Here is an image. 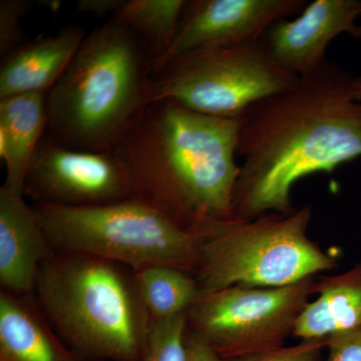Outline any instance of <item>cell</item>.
I'll use <instances>...</instances> for the list:
<instances>
[{
    "mask_svg": "<svg viewBox=\"0 0 361 361\" xmlns=\"http://www.w3.org/2000/svg\"><path fill=\"white\" fill-rule=\"evenodd\" d=\"M358 18L361 0H315L293 20L271 25L262 39L278 65L300 78L327 61V47L338 35L361 39Z\"/></svg>",
    "mask_w": 361,
    "mask_h": 361,
    "instance_id": "8fae6325",
    "label": "cell"
},
{
    "mask_svg": "<svg viewBox=\"0 0 361 361\" xmlns=\"http://www.w3.org/2000/svg\"><path fill=\"white\" fill-rule=\"evenodd\" d=\"M355 77L326 61L291 89L252 104L240 118L243 158L232 219L290 213L292 187L316 173L332 174L361 158V102Z\"/></svg>",
    "mask_w": 361,
    "mask_h": 361,
    "instance_id": "6da1fadb",
    "label": "cell"
},
{
    "mask_svg": "<svg viewBox=\"0 0 361 361\" xmlns=\"http://www.w3.org/2000/svg\"><path fill=\"white\" fill-rule=\"evenodd\" d=\"M316 294L301 313L294 337L326 339L361 329V260L341 274L317 278Z\"/></svg>",
    "mask_w": 361,
    "mask_h": 361,
    "instance_id": "2e32d148",
    "label": "cell"
},
{
    "mask_svg": "<svg viewBox=\"0 0 361 361\" xmlns=\"http://www.w3.org/2000/svg\"><path fill=\"white\" fill-rule=\"evenodd\" d=\"M312 207L269 213L253 220L210 221L200 229V290L226 287L288 286L337 267V260L310 239Z\"/></svg>",
    "mask_w": 361,
    "mask_h": 361,
    "instance_id": "5b68a950",
    "label": "cell"
},
{
    "mask_svg": "<svg viewBox=\"0 0 361 361\" xmlns=\"http://www.w3.org/2000/svg\"><path fill=\"white\" fill-rule=\"evenodd\" d=\"M298 80L278 65L262 39L196 49L151 73L149 104L173 101L197 113L239 118L252 104L291 89Z\"/></svg>",
    "mask_w": 361,
    "mask_h": 361,
    "instance_id": "52a82bcc",
    "label": "cell"
},
{
    "mask_svg": "<svg viewBox=\"0 0 361 361\" xmlns=\"http://www.w3.org/2000/svg\"><path fill=\"white\" fill-rule=\"evenodd\" d=\"M186 2V0H125L111 18L129 28L141 39L153 65L172 44Z\"/></svg>",
    "mask_w": 361,
    "mask_h": 361,
    "instance_id": "ac0fdd59",
    "label": "cell"
},
{
    "mask_svg": "<svg viewBox=\"0 0 361 361\" xmlns=\"http://www.w3.org/2000/svg\"><path fill=\"white\" fill-rule=\"evenodd\" d=\"M187 314L153 322L141 361H188Z\"/></svg>",
    "mask_w": 361,
    "mask_h": 361,
    "instance_id": "d6986e66",
    "label": "cell"
},
{
    "mask_svg": "<svg viewBox=\"0 0 361 361\" xmlns=\"http://www.w3.org/2000/svg\"><path fill=\"white\" fill-rule=\"evenodd\" d=\"M327 361H361V329L334 334L325 339Z\"/></svg>",
    "mask_w": 361,
    "mask_h": 361,
    "instance_id": "7402d4cb",
    "label": "cell"
},
{
    "mask_svg": "<svg viewBox=\"0 0 361 361\" xmlns=\"http://www.w3.org/2000/svg\"><path fill=\"white\" fill-rule=\"evenodd\" d=\"M316 281L313 276L276 288L235 285L200 290L187 312V330L222 360L283 348L316 294Z\"/></svg>",
    "mask_w": 361,
    "mask_h": 361,
    "instance_id": "ba28073f",
    "label": "cell"
},
{
    "mask_svg": "<svg viewBox=\"0 0 361 361\" xmlns=\"http://www.w3.org/2000/svg\"><path fill=\"white\" fill-rule=\"evenodd\" d=\"M239 130L240 118L156 102L114 153L129 169L134 197L199 233L210 221L232 219Z\"/></svg>",
    "mask_w": 361,
    "mask_h": 361,
    "instance_id": "7a4b0ae2",
    "label": "cell"
},
{
    "mask_svg": "<svg viewBox=\"0 0 361 361\" xmlns=\"http://www.w3.org/2000/svg\"><path fill=\"white\" fill-rule=\"evenodd\" d=\"M325 339L302 341L290 348H281L266 353H256L241 357L230 358L223 361H322Z\"/></svg>",
    "mask_w": 361,
    "mask_h": 361,
    "instance_id": "44dd1931",
    "label": "cell"
},
{
    "mask_svg": "<svg viewBox=\"0 0 361 361\" xmlns=\"http://www.w3.org/2000/svg\"><path fill=\"white\" fill-rule=\"evenodd\" d=\"M307 4L305 0H190L172 44L154 61L151 73L185 52L261 39L271 25L298 16Z\"/></svg>",
    "mask_w": 361,
    "mask_h": 361,
    "instance_id": "30bf717a",
    "label": "cell"
},
{
    "mask_svg": "<svg viewBox=\"0 0 361 361\" xmlns=\"http://www.w3.org/2000/svg\"><path fill=\"white\" fill-rule=\"evenodd\" d=\"M32 4L27 0L0 1V56H6L23 44L21 20L30 11Z\"/></svg>",
    "mask_w": 361,
    "mask_h": 361,
    "instance_id": "ffe728a7",
    "label": "cell"
},
{
    "mask_svg": "<svg viewBox=\"0 0 361 361\" xmlns=\"http://www.w3.org/2000/svg\"><path fill=\"white\" fill-rule=\"evenodd\" d=\"M186 345L188 361H223L222 358L206 342L188 330Z\"/></svg>",
    "mask_w": 361,
    "mask_h": 361,
    "instance_id": "cb8c5ba5",
    "label": "cell"
},
{
    "mask_svg": "<svg viewBox=\"0 0 361 361\" xmlns=\"http://www.w3.org/2000/svg\"><path fill=\"white\" fill-rule=\"evenodd\" d=\"M0 361H1V360H0Z\"/></svg>",
    "mask_w": 361,
    "mask_h": 361,
    "instance_id": "484cf974",
    "label": "cell"
},
{
    "mask_svg": "<svg viewBox=\"0 0 361 361\" xmlns=\"http://www.w3.org/2000/svg\"><path fill=\"white\" fill-rule=\"evenodd\" d=\"M0 360L82 361L51 326L35 295L0 290Z\"/></svg>",
    "mask_w": 361,
    "mask_h": 361,
    "instance_id": "5bb4252c",
    "label": "cell"
},
{
    "mask_svg": "<svg viewBox=\"0 0 361 361\" xmlns=\"http://www.w3.org/2000/svg\"><path fill=\"white\" fill-rule=\"evenodd\" d=\"M152 59L114 18L82 40L47 94V134L70 148L114 153L149 106Z\"/></svg>",
    "mask_w": 361,
    "mask_h": 361,
    "instance_id": "3957f363",
    "label": "cell"
},
{
    "mask_svg": "<svg viewBox=\"0 0 361 361\" xmlns=\"http://www.w3.org/2000/svg\"><path fill=\"white\" fill-rule=\"evenodd\" d=\"M35 208L54 250L96 256L133 271L169 266L195 276L198 270L201 233L137 197L104 205Z\"/></svg>",
    "mask_w": 361,
    "mask_h": 361,
    "instance_id": "8992f818",
    "label": "cell"
},
{
    "mask_svg": "<svg viewBox=\"0 0 361 361\" xmlns=\"http://www.w3.org/2000/svg\"><path fill=\"white\" fill-rule=\"evenodd\" d=\"M125 0H78L77 2L78 13L92 14V16H113L121 8Z\"/></svg>",
    "mask_w": 361,
    "mask_h": 361,
    "instance_id": "603a6c76",
    "label": "cell"
},
{
    "mask_svg": "<svg viewBox=\"0 0 361 361\" xmlns=\"http://www.w3.org/2000/svg\"><path fill=\"white\" fill-rule=\"evenodd\" d=\"M47 94L30 92L0 99V157L6 164L4 186L25 195L30 161L47 134Z\"/></svg>",
    "mask_w": 361,
    "mask_h": 361,
    "instance_id": "9a60e30c",
    "label": "cell"
},
{
    "mask_svg": "<svg viewBox=\"0 0 361 361\" xmlns=\"http://www.w3.org/2000/svg\"><path fill=\"white\" fill-rule=\"evenodd\" d=\"M353 94L357 101L361 102V77L355 78L353 82Z\"/></svg>",
    "mask_w": 361,
    "mask_h": 361,
    "instance_id": "d4e9b609",
    "label": "cell"
},
{
    "mask_svg": "<svg viewBox=\"0 0 361 361\" xmlns=\"http://www.w3.org/2000/svg\"><path fill=\"white\" fill-rule=\"evenodd\" d=\"M137 289L153 322L187 314L200 293L196 277L169 266L134 271Z\"/></svg>",
    "mask_w": 361,
    "mask_h": 361,
    "instance_id": "e0dca14e",
    "label": "cell"
},
{
    "mask_svg": "<svg viewBox=\"0 0 361 361\" xmlns=\"http://www.w3.org/2000/svg\"><path fill=\"white\" fill-rule=\"evenodd\" d=\"M25 195L0 188V285L2 290L33 295L39 269L56 252L35 206Z\"/></svg>",
    "mask_w": 361,
    "mask_h": 361,
    "instance_id": "7c38bea8",
    "label": "cell"
},
{
    "mask_svg": "<svg viewBox=\"0 0 361 361\" xmlns=\"http://www.w3.org/2000/svg\"><path fill=\"white\" fill-rule=\"evenodd\" d=\"M35 205L89 207L134 196L129 169L115 153L80 151L45 134L25 180Z\"/></svg>",
    "mask_w": 361,
    "mask_h": 361,
    "instance_id": "9c48e42d",
    "label": "cell"
},
{
    "mask_svg": "<svg viewBox=\"0 0 361 361\" xmlns=\"http://www.w3.org/2000/svg\"><path fill=\"white\" fill-rule=\"evenodd\" d=\"M85 37L84 27L71 25L9 52L1 58L0 99L30 92L47 94L65 73Z\"/></svg>",
    "mask_w": 361,
    "mask_h": 361,
    "instance_id": "4fadbf2b",
    "label": "cell"
},
{
    "mask_svg": "<svg viewBox=\"0 0 361 361\" xmlns=\"http://www.w3.org/2000/svg\"><path fill=\"white\" fill-rule=\"evenodd\" d=\"M33 295L80 360L141 361L153 320L130 268L56 250L40 267Z\"/></svg>",
    "mask_w": 361,
    "mask_h": 361,
    "instance_id": "277c9868",
    "label": "cell"
}]
</instances>
